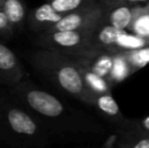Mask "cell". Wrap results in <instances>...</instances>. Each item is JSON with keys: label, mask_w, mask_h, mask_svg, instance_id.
<instances>
[{"label": "cell", "mask_w": 149, "mask_h": 148, "mask_svg": "<svg viewBox=\"0 0 149 148\" xmlns=\"http://www.w3.org/2000/svg\"><path fill=\"white\" fill-rule=\"evenodd\" d=\"M49 131L11 95H0V143L10 146H44Z\"/></svg>", "instance_id": "obj_1"}, {"label": "cell", "mask_w": 149, "mask_h": 148, "mask_svg": "<svg viewBox=\"0 0 149 148\" xmlns=\"http://www.w3.org/2000/svg\"><path fill=\"white\" fill-rule=\"evenodd\" d=\"M38 71L67 93L85 104H93V97L87 90L76 62L65 54L52 50L41 49L31 57Z\"/></svg>", "instance_id": "obj_2"}, {"label": "cell", "mask_w": 149, "mask_h": 148, "mask_svg": "<svg viewBox=\"0 0 149 148\" xmlns=\"http://www.w3.org/2000/svg\"><path fill=\"white\" fill-rule=\"evenodd\" d=\"M9 87V94L36 117L46 128L56 124L66 115V107L58 97L26 80Z\"/></svg>", "instance_id": "obj_3"}, {"label": "cell", "mask_w": 149, "mask_h": 148, "mask_svg": "<svg viewBox=\"0 0 149 148\" xmlns=\"http://www.w3.org/2000/svg\"><path fill=\"white\" fill-rule=\"evenodd\" d=\"M149 45V38L135 35L126 30H119L102 22L91 31L90 47L94 51L120 53Z\"/></svg>", "instance_id": "obj_4"}, {"label": "cell", "mask_w": 149, "mask_h": 148, "mask_svg": "<svg viewBox=\"0 0 149 148\" xmlns=\"http://www.w3.org/2000/svg\"><path fill=\"white\" fill-rule=\"evenodd\" d=\"M91 31H55L39 33L36 43L42 49L59 52L70 57L89 53Z\"/></svg>", "instance_id": "obj_5"}, {"label": "cell", "mask_w": 149, "mask_h": 148, "mask_svg": "<svg viewBox=\"0 0 149 148\" xmlns=\"http://www.w3.org/2000/svg\"><path fill=\"white\" fill-rule=\"evenodd\" d=\"M102 5L93 2L87 6L66 13L51 28L55 31H92L102 19ZM50 31V30H49Z\"/></svg>", "instance_id": "obj_6"}, {"label": "cell", "mask_w": 149, "mask_h": 148, "mask_svg": "<svg viewBox=\"0 0 149 148\" xmlns=\"http://www.w3.org/2000/svg\"><path fill=\"white\" fill-rule=\"evenodd\" d=\"M102 5L100 22L119 30L129 31L134 20L143 10L141 4H121L117 6Z\"/></svg>", "instance_id": "obj_7"}, {"label": "cell", "mask_w": 149, "mask_h": 148, "mask_svg": "<svg viewBox=\"0 0 149 148\" xmlns=\"http://www.w3.org/2000/svg\"><path fill=\"white\" fill-rule=\"evenodd\" d=\"M26 76L22 64L11 49L0 41V84L10 87Z\"/></svg>", "instance_id": "obj_8"}, {"label": "cell", "mask_w": 149, "mask_h": 148, "mask_svg": "<svg viewBox=\"0 0 149 148\" xmlns=\"http://www.w3.org/2000/svg\"><path fill=\"white\" fill-rule=\"evenodd\" d=\"M78 65L89 69L93 73L104 77L109 80L111 70H112L114 54L107 51H90L83 56L71 57ZM110 81V80H109Z\"/></svg>", "instance_id": "obj_9"}, {"label": "cell", "mask_w": 149, "mask_h": 148, "mask_svg": "<svg viewBox=\"0 0 149 148\" xmlns=\"http://www.w3.org/2000/svg\"><path fill=\"white\" fill-rule=\"evenodd\" d=\"M63 15L64 14L55 10L51 4L47 2L31 10L29 14H26V20L31 30L42 33L51 30Z\"/></svg>", "instance_id": "obj_10"}, {"label": "cell", "mask_w": 149, "mask_h": 148, "mask_svg": "<svg viewBox=\"0 0 149 148\" xmlns=\"http://www.w3.org/2000/svg\"><path fill=\"white\" fill-rule=\"evenodd\" d=\"M118 145L121 148H149V132L139 130L125 122L118 126Z\"/></svg>", "instance_id": "obj_11"}, {"label": "cell", "mask_w": 149, "mask_h": 148, "mask_svg": "<svg viewBox=\"0 0 149 148\" xmlns=\"http://www.w3.org/2000/svg\"><path fill=\"white\" fill-rule=\"evenodd\" d=\"M92 106H94L107 120L115 124L117 127L125 122L126 118L122 114L121 109L113 97L112 92L102 93L94 97Z\"/></svg>", "instance_id": "obj_12"}, {"label": "cell", "mask_w": 149, "mask_h": 148, "mask_svg": "<svg viewBox=\"0 0 149 148\" xmlns=\"http://www.w3.org/2000/svg\"><path fill=\"white\" fill-rule=\"evenodd\" d=\"M0 9L4 12L15 32L24 26L26 7L22 0H0Z\"/></svg>", "instance_id": "obj_13"}, {"label": "cell", "mask_w": 149, "mask_h": 148, "mask_svg": "<svg viewBox=\"0 0 149 148\" xmlns=\"http://www.w3.org/2000/svg\"><path fill=\"white\" fill-rule=\"evenodd\" d=\"M78 68L79 71H80L81 77H82L83 83H84L87 90L91 93L93 99L94 97H96L98 94L112 92L113 85L107 78L93 73L89 69H87V68L83 67L81 65H78Z\"/></svg>", "instance_id": "obj_14"}, {"label": "cell", "mask_w": 149, "mask_h": 148, "mask_svg": "<svg viewBox=\"0 0 149 148\" xmlns=\"http://www.w3.org/2000/svg\"><path fill=\"white\" fill-rule=\"evenodd\" d=\"M134 73H135V70L132 67L129 60L123 54V52L115 53L112 70L109 76V80L113 86L124 81Z\"/></svg>", "instance_id": "obj_15"}, {"label": "cell", "mask_w": 149, "mask_h": 148, "mask_svg": "<svg viewBox=\"0 0 149 148\" xmlns=\"http://www.w3.org/2000/svg\"><path fill=\"white\" fill-rule=\"evenodd\" d=\"M123 54L129 60L135 72L146 67L149 64V45L138 48V49L123 52Z\"/></svg>", "instance_id": "obj_16"}, {"label": "cell", "mask_w": 149, "mask_h": 148, "mask_svg": "<svg viewBox=\"0 0 149 148\" xmlns=\"http://www.w3.org/2000/svg\"><path fill=\"white\" fill-rule=\"evenodd\" d=\"M48 2L58 12L66 14L89 5L95 2V0H48Z\"/></svg>", "instance_id": "obj_17"}, {"label": "cell", "mask_w": 149, "mask_h": 148, "mask_svg": "<svg viewBox=\"0 0 149 148\" xmlns=\"http://www.w3.org/2000/svg\"><path fill=\"white\" fill-rule=\"evenodd\" d=\"M14 33L15 31H14L13 26L7 19L4 12L0 9V41L10 39L14 35Z\"/></svg>", "instance_id": "obj_18"}, {"label": "cell", "mask_w": 149, "mask_h": 148, "mask_svg": "<svg viewBox=\"0 0 149 148\" xmlns=\"http://www.w3.org/2000/svg\"><path fill=\"white\" fill-rule=\"evenodd\" d=\"M126 123L136 129L149 132V116L142 119H138V120H129V119H126Z\"/></svg>", "instance_id": "obj_19"}, {"label": "cell", "mask_w": 149, "mask_h": 148, "mask_svg": "<svg viewBox=\"0 0 149 148\" xmlns=\"http://www.w3.org/2000/svg\"><path fill=\"white\" fill-rule=\"evenodd\" d=\"M149 0H100V3L107 6H117L121 4H146Z\"/></svg>", "instance_id": "obj_20"}, {"label": "cell", "mask_w": 149, "mask_h": 148, "mask_svg": "<svg viewBox=\"0 0 149 148\" xmlns=\"http://www.w3.org/2000/svg\"><path fill=\"white\" fill-rule=\"evenodd\" d=\"M117 143H118V135L114 134L107 140V142L104 143V146L112 147V146H114V145H117Z\"/></svg>", "instance_id": "obj_21"}, {"label": "cell", "mask_w": 149, "mask_h": 148, "mask_svg": "<svg viewBox=\"0 0 149 148\" xmlns=\"http://www.w3.org/2000/svg\"><path fill=\"white\" fill-rule=\"evenodd\" d=\"M144 5H145V9H146V11H147L148 13H149V2H147V3H146V4H144Z\"/></svg>", "instance_id": "obj_22"}]
</instances>
